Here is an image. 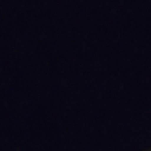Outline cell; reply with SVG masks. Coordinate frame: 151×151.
Segmentation results:
<instances>
[{
	"label": "cell",
	"mask_w": 151,
	"mask_h": 151,
	"mask_svg": "<svg viewBox=\"0 0 151 151\" xmlns=\"http://www.w3.org/2000/svg\"><path fill=\"white\" fill-rule=\"evenodd\" d=\"M147 151H151V149H149V150H147Z\"/></svg>",
	"instance_id": "obj_1"
}]
</instances>
